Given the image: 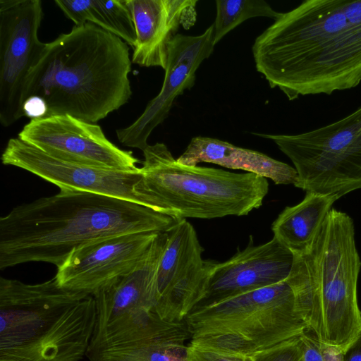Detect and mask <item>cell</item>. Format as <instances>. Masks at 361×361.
Masks as SVG:
<instances>
[{"mask_svg": "<svg viewBox=\"0 0 361 361\" xmlns=\"http://www.w3.org/2000/svg\"><path fill=\"white\" fill-rule=\"evenodd\" d=\"M184 321L190 344L249 357L308 330L287 281L196 307Z\"/></svg>", "mask_w": 361, "mask_h": 361, "instance_id": "7", "label": "cell"}, {"mask_svg": "<svg viewBox=\"0 0 361 361\" xmlns=\"http://www.w3.org/2000/svg\"><path fill=\"white\" fill-rule=\"evenodd\" d=\"M96 322L94 296L55 277L35 284L0 278V361H80Z\"/></svg>", "mask_w": 361, "mask_h": 361, "instance_id": "4", "label": "cell"}, {"mask_svg": "<svg viewBox=\"0 0 361 361\" xmlns=\"http://www.w3.org/2000/svg\"><path fill=\"white\" fill-rule=\"evenodd\" d=\"M180 220L109 196L68 190L0 218V269L42 262L59 267L76 248L121 234L166 232Z\"/></svg>", "mask_w": 361, "mask_h": 361, "instance_id": "2", "label": "cell"}, {"mask_svg": "<svg viewBox=\"0 0 361 361\" xmlns=\"http://www.w3.org/2000/svg\"><path fill=\"white\" fill-rule=\"evenodd\" d=\"M352 218L332 208L310 249L295 255L287 279L308 330L344 351L361 334L357 286L361 268Z\"/></svg>", "mask_w": 361, "mask_h": 361, "instance_id": "5", "label": "cell"}, {"mask_svg": "<svg viewBox=\"0 0 361 361\" xmlns=\"http://www.w3.org/2000/svg\"><path fill=\"white\" fill-rule=\"evenodd\" d=\"M215 45L214 24L199 35H176L169 47L159 93L133 123L116 131L122 145L142 151L149 145L147 140L152 132L166 118L175 99L194 86L197 70L213 53Z\"/></svg>", "mask_w": 361, "mask_h": 361, "instance_id": "15", "label": "cell"}, {"mask_svg": "<svg viewBox=\"0 0 361 361\" xmlns=\"http://www.w3.org/2000/svg\"><path fill=\"white\" fill-rule=\"evenodd\" d=\"M190 334L185 321H164L137 341L89 349V361H188L185 342Z\"/></svg>", "mask_w": 361, "mask_h": 361, "instance_id": "19", "label": "cell"}, {"mask_svg": "<svg viewBox=\"0 0 361 361\" xmlns=\"http://www.w3.org/2000/svg\"><path fill=\"white\" fill-rule=\"evenodd\" d=\"M54 2L75 25L94 24L133 47L136 33L126 0H55Z\"/></svg>", "mask_w": 361, "mask_h": 361, "instance_id": "21", "label": "cell"}, {"mask_svg": "<svg viewBox=\"0 0 361 361\" xmlns=\"http://www.w3.org/2000/svg\"><path fill=\"white\" fill-rule=\"evenodd\" d=\"M142 152V188L152 209L178 220L247 215L269 191L267 179L252 173L180 164L164 143Z\"/></svg>", "mask_w": 361, "mask_h": 361, "instance_id": "6", "label": "cell"}, {"mask_svg": "<svg viewBox=\"0 0 361 361\" xmlns=\"http://www.w3.org/2000/svg\"><path fill=\"white\" fill-rule=\"evenodd\" d=\"M302 345V361H323L320 341L309 330L300 335Z\"/></svg>", "mask_w": 361, "mask_h": 361, "instance_id": "25", "label": "cell"}, {"mask_svg": "<svg viewBox=\"0 0 361 361\" xmlns=\"http://www.w3.org/2000/svg\"><path fill=\"white\" fill-rule=\"evenodd\" d=\"M294 259L293 253L275 238L255 245L250 235L245 249L224 262H214L205 292L195 307L285 281Z\"/></svg>", "mask_w": 361, "mask_h": 361, "instance_id": "16", "label": "cell"}, {"mask_svg": "<svg viewBox=\"0 0 361 361\" xmlns=\"http://www.w3.org/2000/svg\"><path fill=\"white\" fill-rule=\"evenodd\" d=\"M252 134L273 141L290 159L298 173L296 188L339 197L361 189V106L308 132Z\"/></svg>", "mask_w": 361, "mask_h": 361, "instance_id": "8", "label": "cell"}, {"mask_svg": "<svg viewBox=\"0 0 361 361\" xmlns=\"http://www.w3.org/2000/svg\"><path fill=\"white\" fill-rule=\"evenodd\" d=\"M176 160L180 164L190 166L206 162L240 169L269 178L276 185H295L298 178L295 169L284 162L252 149L207 137L192 138Z\"/></svg>", "mask_w": 361, "mask_h": 361, "instance_id": "18", "label": "cell"}, {"mask_svg": "<svg viewBox=\"0 0 361 361\" xmlns=\"http://www.w3.org/2000/svg\"><path fill=\"white\" fill-rule=\"evenodd\" d=\"M340 197L306 192L298 204L286 207L273 222L274 238L294 255L305 254L312 247L333 204Z\"/></svg>", "mask_w": 361, "mask_h": 361, "instance_id": "20", "label": "cell"}, {"mask_svg": "<svg viewBox=\"0 0 361 361\" xmlns=\"http://www.w3.org/2000/svg\"><path fill=\"white\" fill-rule=\"evenodd\" d=\"M1 161L33 173L61 190L109 196L152 209L151 200L142 188L140 168L118 171L71 163L54 158L19 137L9 139Z\"/></svg>", "mask_w": 361, "mask_h": 361, "instance_id": "12", "label": "cell"}, {"mask_svg": "<svg viewBox=\"0 0 361 361\" xmlns=\"http://www.w3.org/2000/svg\"><path fill=\"white\" fill-rule=\"evenodd\" d=\"M18 137L65 161L118 171L139 169L132 152L111 142L99 125L68 114L30 119Z\"/></svg>", "mask_w": 361, "mask_h": 361, "instance_id": "13", "label": "cell"}, {"mask_svg": "<svg viewBox=\"0 0 361 361\" xmlns=\"http://www.w3.org/2000/svg\"><path fill=\"white\" fill-rule=\"evenodd\" d=\"M24 116L30 119L44 117L47 114V106L40 97L34 96L27 98L23 105Z\"/></svg>", "mask_w": 361, "mask_h": 361, "instance_id": "26", "label": "cell"}, {"mask_svg": "<svg viewBox=\"0 0 361 361\" xmlns=\"http://www.w3.org/2000/svg\"><path fill=\"white\" fill-rule=\"evenodd\" d=\"M136 33L132 63L165 70L169 47L180 27L197 20L198 0H126Z\"/></svg>", "mask_w": 361, "mask_h": 361, "instance_id": "17", "label": "cell"}, {"mask_svg": "<svg viewBox=\"0 0 361 361\" xmlns=\"http://www.w3.org/2000/svg\"><path fill=\"white\" fill-rule=\"evenodd\" d=\"M344 361H361V334L345 350Z\"/></svg>", "mask_w": 361, "mask_h": 361, "instance_id": "28", "label": "cell"}, {"mask_svg": "<svg viewBox=\"0 0 361 361\" xmlns=\"http://www.w3.org/2000/svg\"><path fill=\"white\" fill-rule=\"evenodd\" d=\"M159 233L121 234L89 243L74 250L54 277L63 288L94 295L135 269Z\"/></svg>", "mask_w": 361, "mask_h": 361, "instance_id": "14", "label": "cell"}, {"mask_svg": "<svg viewBox=\"0 0 361 361\" xmlns=\"http://www.w3.org/2000/svg\"><path fill=\"white\" fill-rule=\"evenodd\" d=\"M257 71L289 100L361 82V0H305L255 40Z\"/></svg>", "mask_w": 361, "mask_h": 361, "instance_id": "1", "label": "cell"}, {"mask_svg": "<svg viewBox=\"0 0 361 361\" xmlns=\"http://www.w3.org/2000/svg\"><path fill=\"white\" fill-rule=\"evenodd\" d=\"M156 279V312L164 321L183 322L202 298L214 261L204 251L194 227L181 219L166 231Z\"/></svg>", "mask_w": 361, "mask_h": 361, "instance_id": "11", "label": "cell"}, {"mask_svg": "<svg viewBox=\"0 0 361 361\" xmlns=\"http://www.w3.org/2000/svg\"><path fill=\"white\" fill-rule=\"evenodd\" d=\"M323 361H344L345 351L339 347L320 342Z\"/></svg>", "mask_w": 361, "mask_h": 361, "instance_id": "27", "label": "cell"}, {"mask_svg": "<svg viewBox=\"0 0 361 361\" xmlns=\"http://www.w3.org/2000/svg\"><path fill=\"white\" fill-rule=\"evenodd\" d=\"M40 0L0 1V122L4 127L25 116V82L46 43L38 38Z\"/></svg>", "mask_w": 361, "mask_h": 361, "instance_id": "10", "label": "cell"}, {"mask_svg": "<svg viewBox=\"0 0 361 361\" xmlns=\"http://www.w3.org/2000/svg\"><path fill=\"white\" fill-rule=\"evenodd\" d=\"M188 361H254L252 357L220 350L187 345Z\"/></svg>", "mask_w": 361, "mask_h": 361, "instance_id": "24", "label": "cell"}, {"mask_svg": "<svg viewBox=\"0 0 361 361\" xmlns=\"http://www.w3.org/2000/svg\"><path fill=\"white\" fill-rule=\"evenodd\" d=\"M128 44L90 23L74 25L46 46L26 78L24 101L42 98L46 116L68 114L96 123L131 97Z\"/></svg>", "mask_w": 361, "mask_h": 361, "instance_id": "3", "label": "cell"}, {"mask_svg": "<svg viewBox=\"0 0 361 361\" xmlns=\"http://www.w3.org/2000/svg\"><path fill=\"white\" fill-rule=\"evenodd\" d=\"M252 357L254 361H302L300 336L283 341Z\"/></svg>", "mask_w": 361, "mask_h": 361, "instance_id": "23", "label": "cell"}, {"mask_svg": "<svg viewBox=\"0 0 361 361\" xmlns=\"http://www.w3.org/2000/svg\"><path fill=\"white\" fill-rule=\"evenodd\" d=\"M215 3L216 15L213 24L216 44L247 19L265 17L276 20L282 13L264 0H216Z\"/></svg>", "mask_w": 361, "mask_h": 361, "instance_id": "22", "label": "cell"}, {"mask_svg": "<svg viewBox=\"0 0 361 361\" xmlns=\"http://www.w3.org/2000/svg\"><path fill=\"white\" fill-rule=\"evenodd\" d=\"M166 240V232H159L135 269L93 295L97 322L89 349L135 341L161 320L155 310L156 279Z\"/></svg>", "mask_w": 361, "mask_h": 361, "instance_id": "9", "label": "cell"}]
</instances>
